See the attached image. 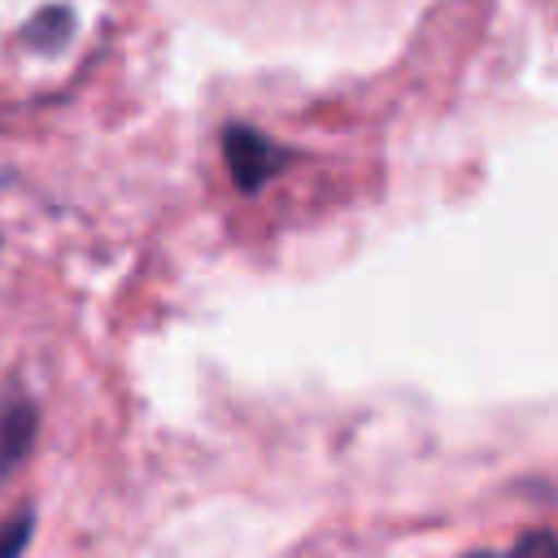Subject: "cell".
Segmentation results:
<instances>
[{
    "mask_svg": "<svg viewBox=\"0 0 558 558\" xmlns=\"http://www.w3.org/2000/svg\"><path fill=\"white\" fill-rule=\"evenodd\" d=\"M466 558H558V536L554 532H523L501 554H466Z\"/></svg>",
    "mask_w": 558,
    "mask_h": 558,
    "instance_id": "cell-5",
    "label": "cell"
},
{
    "mask_svg": "<svg viewBox=\"0 0 558 558\" xmlns=\"http://www.w3.org/2000/svg\"><path fill=\"white\" fill-rule=\"evenodd\" d=\"M31 541H35V506L26 501L0 523V558H22Z\"/></svg>",
    "mask_w": 558,
    "mask_h": 558,
    "instance_id": "cell-4",
    "label": "cell"
},
{
    "mask_svg": "<svg viewBox=\"0 0 558 558\" xmlns=\"http://www.w3.org/2000/svg\"><path fill=\"white\" fill-rule=\"evenodd\" d=\"M39 440V401L26 392L22 379L0 388V480H9Z\"/></svg>",
    "mask_w": 558,
    "mask_h": 558,
    "instance_id": "cell-2",
    "label": "cell"
},
{
    "mask_svg": "<svg viewBox=\"0 0 558 558\" xmlns=\"http://www.w3.org/2000/svg\"><path fill=\"white\" fill-rule=\"evenodd\" d=\"M17 39H22L31 52H39V57L65 52L70 39H74V9H70V4H44V9H35V13L22 22Z\"/></svg>",
    "mask_w": 558,
    "mask_h": 558,
    "instance_id": "cell-3",
    "label": "cell"
},
{
    "mask_svg": "<svg viewBox=\"0 0 558 558\" xmlns=\"http://www.w3.org/2000/svg\"><path fill=\"white\" fill-rule=\"evenodd\" d=\"M218 140H222L227 174H231V183H235L244 196L266 192V187L283 174V166L292 161V153H288L283 144H275L266 131H257L253 122H227V126L218 131Z\"/></svg>",
    "mask_w": 558,
    "mask_h": 558,
    "instance_id": "cell-1",
    "label": "cell"
}]
</instances>
